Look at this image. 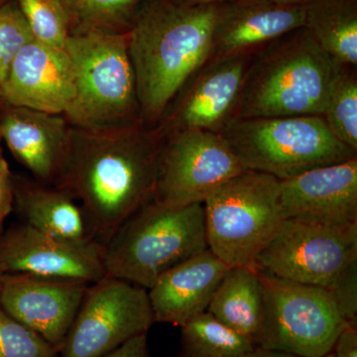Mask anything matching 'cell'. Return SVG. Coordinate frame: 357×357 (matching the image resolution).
<instances>
[{
    "label": "cell",
    "mask_w": 357,
    "mask_h": 357,
    "mask_svg": "<svg viewBox=\"0 0 357 357\" xmlns=\"http://www.w3.org/2000/svg\"><path fill=\"white\" fill-rule=\"evenodd\" d=\"M163 139L157 126L144 123L103 131L70 126L67 154L54 187L79 202L91 236L102 245L153 199Z\"/></svg>",
    "instance_id": "obj_1"
},
{
    "label": "cell",
    "mask_w": 357,
    "mask_h": 357,
    "mask_svg": "<svg viewBox=\"0 0 357 357\" xmlns=\"http://www.w3.org/2000/svg\"><path fill=\"white\" fill-rule=\"evenodd\" d=\"M217 3L144 0L128 31L141 119L155 126L210 60Z\"/></svg>",
    "instance_id": "obj_2"
},
{
    "label": "cell",
    "mask_w": 357,
    "mask_h": 357,
    "mask_svg": "<svg viewBox=\"0 0 357 357\" xmlns=\"http://www.w3.org/2000/svg\"><path fill=\"white\" fill-rule=\"evenodd\" d=\"M340 65L306 28L294 30L252 56L231 119L323 116Z\"/></svg>",
    "instance_id": "obj_3"
},
{
    "label": "cell",
    "mask_w": 357,
    "mask_h": 357,
    "mask_svg": "<svg viewBox=\"0 0 357 357\" xmlns=\"http://www.w3.org/2000/svg\"><path fill=\"white\" fill-rule=\"evenodd\" d=\"M65 50L76 89L63 114L70 126L103 131L143 123L128 32H73Z\"/></svg>",
    "instance_id": "obj_4"
},
{
    "label": "cell",
    "mask_w": 357,
    "mask_h": 357,
    "mask_svg": "<svg viewBox=\"0 0 357 357\" xmlns=\"http://www.w3.org/2000/svg\"><path fill=\"white\" fill-rule=\"evenodd\" d=\"M206 248L204 204L169 208L152 199L103 245L105 276L149 290L162 275Z\"/></svg>",
    "instance_id": "obj_5"
},
{
    "label": "cell",
    "mask_w": 357,
    "mask_h": 357,
    "mask_svg": "<svg viewBox=\"0 0 357 357\" xmlns=\"http://www.w3.org/2000/svg\"><path fill=\"white\" fill-rule=\"evenodd\" d=\"M220 133L246 170L280 181L357 157L319 115L231 119Z\"/></svg>",
    "instance_id": "obj_6"
},
{
    "label": "cell",
    "mask_w": 357,
    "mask_h": 357,
    "mask_svg": "<svg viewBox=\"0 0 357 357\" xmlns=\"http://www.w3.org/2000/svg\"><path fill=\"white\" fill-rule=\"evenodd\" d=\"M208 248L229 268L256 269V259L284 220L280 180L245 171L204 202Z\"/></svg>",
    "instance_id": "obj_7"
},
{
    "label": "cell",
    "mask_w": 357,
    "mask_h": 357,
    "mask_svg": "<svg viewBox=\"0 0 357 357\" xmlns=\"http://www.w3.org/2000/svg\"><path fill=\"white\" fill-rule=\"evenodd\" d=\"M259 271V270H258ZM263 284L261 325L255 344L299 357H323L349 324L326 288L259 271Z\"/></svg>",
    "instance_id": "obj_8"
},
{
    "label": "cell",
    "mask_w": 357,
    "mask_h": 357,
    "mask_svg": "<svg viewBox=\"0 0 357 357\" xmlns=\"http://www.w3.org/2000/svg\"><path fill=\"white\" fill-rule=\"evenodd\" d=\"M222 134L189 128L164 135L153 201L169 208L204 204L220 185L245 172Z\"/></svg>",
    "instance_id": "obj_9"
},
{
    "label": "cell",
    "mask_w": 357,
    "mask_h": 357,
    "mask_svg": "<svg viewBox=\"0 0 357 357\" xmlns=\"http://www.w3.org/2000/svg\"><path fill=\"white\" fill-rule=\"evenodd\" d=\"M357 261V223L332 225L287 218L256 259V269L328 288Z\"/></svg>",
    "instance_id": "obj_10"
},
{
    "label": "cell",
    "mask_w": 357,
    "mask_h": 357,
    "mask_svg": "<svg viewBox=\"0 0 357 357\" xmlns=\"http://www.w3.org/2000/svg\"><path fill=\"white\" fill-rule=\"evenodd\" d=\"M155 321L146 289L105 276L91 284L62 349V357H102Z\"/></svg>",
    "instance_id": "obj_11"
},
{
    "label": "cell",
    "mask_w": 357,
    "mask_h": 357,
    "mask_svg": "<svg viewBox=\"0 0 357 357\" xmlns=\"http://www.w3.org/2000/svg\"><path fill=\"white\" fill-rule=\"evenodd\" d=\"M103 245L65 241L22 223L0 234V266L26 273L93 284L105 277Z\"/></svg>",
    "instance_id": "obj_12"
},
{
    "label": "cell",
    "mask_w": 357,
    "mask_h": 357,
    "mask_svg": "<svg viewBox=\"0 0 357 357\" xmlns=\"http://www.w3.org/2000/svg\"><path fill=\"white\" fill-rule=\"evenodd\" d=\"M91 284L26 273H6L0 307L60 351Z\"/></svg>",
    "instance_id": "obj_13"
},
{
    "label": "cell",
    "mask_w": 357,
    "mask_h": 357,
    "mask_svg": "<svg viewBox=\"0 0 357 357\" xmlns=\"http://www.w3.org/2000/svg\"><path fill=\"white\" fill-rule=\"evenodd\" d=\"M251 58L208 61L178 91L155 126L163 135L189 128L220 133L231 119Z\"/></svg>",
    "instance_id": "obj_14"
},
{
    "label": "cell",
    "mask_w": 357,
    "mask_h": 357,
    "mask_svg": "<svg viewBox=\"0 0 357 357\" xmlns=\"http://www.w3.org/2000/svg\"><path fill=\"white\" fill-rule=\"evenodd\" d=\"M304 2L227 0L217 3L208 61L252 57L275 40L304 27Z\"/></svg>",
    "instance_id": "obj_15"
},
{
    "label": "cell",
    "mask_w": 357,
    "mask_h": 357,
    "mask_svg": "<svg viewBox=\"0 0 357 357\" xmlns=\"http://www.w3.org/2000/svg\"><path fill=\"white\" fill-rule=\"evenodd\" d=\"M75 91L74 70L65 48L32 39L16 56L0 100L63 115L74 100Z\"/></svg>",
    "instance_id": "obj_16"
},
{
    "label": "cell",
    "mask_w": 357,
    "mask_h": 357,
    "mask_svg": "<svg viewBox=\"0 0 357 357\" xmlns=\"http://www.w3.org/2000/svg\"><path fill=\"white\" fill-rule=\"evenodd\" d=\"M284 220L357 223V157L280 181Z\"/></svg>",
    "instance_id": "obj_17"
},
{
    "label": "cell",
    "mask_w": 357,
    "mask_h": 357,
    "mask_svg": "<svg viewBox=\"0 0 357 357\" xmlns=\"http://www.w3.org/2000/svg\"><path fill=\"white\" fill-rule=\"evenodd\" d=\"M70 126L61 114L0 100V134L14 158L42 184L55 185L69 144Z\"/></svg>",
    "instance_id": "obj_18"
},
{
    "label": "cell",
    "mask_w": 357,
    "mask_h": 357,
    "mask_svg": "<svg viewBox=\"0 0 357 357\" xmlns=\"http://www.w3.org/2000/svg\"><path fill=\"white\" fill-rule=\"evenodd\" d=\"M227 270L206 248L167 271L148 290L155 321L182 326L206 312Z\"/></svg>",
    "instance_id": "obj_19"
},
{
    "label": "cell",
    "mask_w": 357,
    "mask_h": 357,
    "mask_svg": "<svg viewBox=\"0 0 357 357\" xmlns=\"http://www.w3.org/2000/svg\"><path fill=\"white\" fill-rule=\"evenodd\" d=\"M13 184L14 208L23 223L65 241L84 243L93 239L83 210L68 192L14 174Z\"/></svg>",
    "instance_id": "obj_20"
},
{
    "label": "cell",
    "mask_w": 357,
    "mask_h": 357,
    "mask_svg": "<svg viewBox=\"0 0 357 357\" xmlns=\"http://www.w3.org/2000/svg\"><path fill=\"white\" fill-rule=\"evenodd\" d=\"M263 298V284L257 269L229 268L206 311L223 325L255 342L261 325Z\"/></svg>",
    "instance_id": "obj_21"
},
{
    "label": "cell",
    "mask_w": 357,
    "mask_h": 357,
    "mask_svg": "<svg viewBox=\"0 0 357 357\" xmlns=\"http://www.w3.org/2000/svg\"><path fill=\"white\" fill-rule=\"evenodd\" d=\"M304 27L342 65L357 66V0H306Z\"/></svg>",
    "instance_id": "obj_22"
},
{
    "label": "cell",
    "mask_w": 357,
    "mask_h": 357,
    "mask_svg": "<svg viewBox=\"0 0 357 357\" xmlns=\"http://www.w3.org/2000/svg\"><path fill=\"white\" fill-rule=\"evenodd\" d=\"M181 328L180 357H245L257 345L251 338L223 325L208 311Z\"/></svg>",
    "instance_id": "obj_23"
},
{
    "label": "cell",
    "mask_w": 357,
    "mask_h": 357,
    "mask_svg": "<svg viewBox=\"0 0 357 357\" xmlns=\"http://www.w3.org/2000/svg\"><path fill=\"white\" fill-rule=\"evenodd\" d=\"M72 31L128 33L144 0H62Z\"/></svg>",
    "instance_id": "obj_24"
},
{
    "label": "cell",
    "mask_w": 357,
    "mask_h": 357,
    "mask_svg": "<svg viewBox=\"0 0 357 357\" xmlns=\"http://www.w3.org/2000/svg\"><path fill=\"white\" fill-rule=\"evenodd\" d=\"M323 119L340 142L357 152L356 67L342 64L338 68Z\"/></svg>",
    "instance_id": "obj_25"
},
{
    "label": "cell",
    "mask_w": 357,
    "mask_h": 357,
    "mask_svg": "<svg viewBox=\"0 0 357 357\" xmlns=\"http://www.w3.org/2000/svg\"><path fill=\"white\" fill-rule=\"evenodd\" d=\"M29 26L33 38L65 48L72 31L69 13L62 0H15Z\"/></svg>",
    "instance_id": "obj_26"
},
{
    "label": "cell",
    "mask_w": 357,
    "mask_h": 357,
    "mask_svg": "<svg viewBox=\"0 0 357 357\" xmlns=\"http://www.w3.org/2000/svg\"><path fill=\"white\" fill-rule=\"evenodd\" d=\"M41 335L0 307V357H58Z\"/></svg>",
    "instance_id": "obj_27"
},
{
    "label": "cell",
    "mask_w": 357,
    "mask_h": 357,
    "mask_svg": "<svg viewBox=\"0 0 357 357\" xmlns=\"http://www.w3.org/2000/svg\"><path fill=\"white\" fill-rule=\"evenodd\" d=\"M33 35L15 0L0 8V93L9 70L22 47Z\"/></svg>",
    "instance_id": "obj_28"
},
{
    "label": "cell",
    "mask_w": 357,
    "mask_h": 357,
    "mask_svg": "<svg viewBox=\"0 0 357 357\" xmlns=\"http://www.w3.org/2000/svg\"><path fill=\"white\" fill-rule=\"evenodd\" d=\"M326 290L345 323L357 325V261L345 268Z\"/></svg>",
    "instance_id": "obj_29"
},
{
    "label": "cell",
    "mask_w": 357,
    "mask_h": 357,
    "mask_svg": "<svg viewBox=\"0 0 357 357\" xmlns=\"http://www.w3.org/2000/svg\"><path fill=\"white\" fill-rule=\"evenodd\" d=\"M14 210L13 174L0 147V234L7 218Z\"/></svg>",
    "instance_id": "obj_30"
},
{
    "label": "cell",
    "mask_w": 357,
    "mask_h": 357,
    "mask_svg": "<svg viewBox=\"0 0 357 357\" xmlns=\"http://www.w3.org/2000/svg\"><path fill=\"white\" fill-rule=\"evenodd\" d=\"M332 352L335 357H357V325H347L342 328Z\"/></svg>",
    "instance_id": "obj_31"
},
{
    "label": "cell",
    "mask_w": 357,
    "mask_h": 357,
    "mask_svg": "<svg viewBox=\"0 0 357 357\" xmlns=\"http://www.w3.org/2000/svg\"><path fill=\"white\" fill-rule=\"evenodd\" d=\"M102 357H148L147 333L131 338Z\"/></svg>",
    "instance_id": "obj_32"
},
{
    "label": "cell",
    "mask_w": 357,
    "mask_h": 357,
    "mask_svg": "<svg viewBox=\"0 0 357 357\" xmlns=\"http://www.w3.org/2000/svg\"><path fill=\"white\" fill-rule=\"evenodd\" d=\"M245 357H299L293 356V354H285V352L269 351V349H262V347H256L252 351L249 352Z\"/></svg>",
    "instance_id": "obj_33"
},
{
    "label": "cell",
    "mask_w": 357,
    "mask_h": 357,
    "mask_svg": "<svg viewBox=\"0 0 357 357\" xmlns=\"http://www.w3.org/2000/svg\"><path fill=\"white\" fill-rule=\"evenodd\" d=\"M182 1L189 4H211L220 3V2L227 1V0H182ZM284 1L304 2L306 0H284Z\"/></svg>",
    "instance_id": "obj_34"
},
{
    "label": "cell",
    "mask_w": 357,
    "mask_h": 357,
    "mask_svg": "<svg viewBox=\"0 0 357 357\" xmlns=\"http://www.w3.org/2000/svg\"><path fill=\"white\" fill-rule=\"evenodd\" d=\"M4 274H6V271H4L3 268L0 266V289H1L2 280H3Z\"/></svg>",
    "instance_id": "obj_35"
},
{
    "label": "cell",
    "mask_w": 357,
    "mask_h": 357,
    "mask_svg": "<svg viewBox=\"0 0 357 357\" xmlns=\"http://www.w3.org/2000/svg\"><path fill=\"white\" fill-rule=\"evenodd\" d=\"M9 0H0V8H1L2 6H4V4L6 3V2H8Z\"/></svg>",
    "instance_id": "obj_36"
},
{
    "label": "cell",
    "mask_w": 357,
    "mask_h": 357,
    "mask_svg": "<svg viewBox=\"0 0 357 357\" xmlns=\"http://www.w3.org/2000/svg\"><path fill=\"white\" fill-rule=\"evenodd\" d=\"M323 357H335V356H333V352L331 351L330 354H326V356Z\"/></svg>",
    "instance_id": "obj_37"
},
{
    "label": "cell",
    "mask_w": 357,
    "mask_h": 357,
    "mask_svg": "<svg viewBox=\"0 0 357 357\" xmlns=\"http://www.w3.org/2000/svg\"><path fill=\"white\" fill-rule=\"evenodd\" d=\"M2 138H1V134H0V142H1Z\"/></svg>",
    "instance_id": "obj_38"
}]
</instances>
